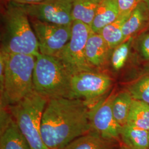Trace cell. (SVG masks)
Instances as JSON below:
<instances>
[{
    "label": "cell",
    "mask_w": 149,
    "mask_h": 149,
    "mask_svg": "<svg viewBox=\"0 0 149 149\" xmlns=\"http://www.w3.org/2000/svg\"><path fill=\"white\" fill-rule=\"evenodd\" d=\"M89 108L80 99L48 100L43 111L41 135L49 149H63L91 131Z\"/></svg>",
    "instance_id": "6da1fadb"
},
{
    "label": "cell",
    "mask_w": 149,
    "mask_h": 149,
    "mask_svg": "<svg viewBox=\"0 0 149 149\" xmlns=\"http://www.w3.org/2000/svg\"><path fill=\"white\" fill-rule=\"evenodd\" d=\"M1 48L6 53L36 56L39 53L37 39L27 11L21 4L5 2L2 14Z\"/></svg>",
    "instance_id": "7a4b0ae2"
},
{
    "label": "cell",
    "mask_w": 149,
    "mask_h": 149,
    "mask_svg": "<svg viewBox=\"0 0 149 149\" xmlns=\"http://www.w3.org/2000/svg\"><path fill=\"white\" fill-rule=\"evenodd\" d=\"M5 56L3 91L1 95V107L6 108L20 101L34 91L33 72L36 56L23 54Z\"/></svg>",
    "instance_id": "3957f363"
},
{
    "label": "cell",
    "mask_w": 149,
    "mask_h": 149,
    "mask_svg": "<svg viewBox=\"0 0 149 149\" xmlns=\"http://www.w3.org/2000/svg\"><path fill=\"white\" fill-rule=\"evenodd\" d=\"M71 74L58 58L39 53L36 56L34 89L48 100L70 98Z\"/></svg>",
    "instance_id": "277c9868"
},
{
    "label": "cell",
    "mask_w": 149,
    "mask_h": 149,
    "mask_svg": "<svg viewBox=\"0 0 149 149\" xmlns=\"http://www.w3.org/2000/svg\"><path fill=\"white\" fill-rule=\"evenodd\" d=\"M48 101L34 91L20 101L6 107L31 149H49L41 135L42 117Z\"/></svg>",
    "instance_id": "5b68a950"
},
{
    "label": "cell",
    "mask_w": 149,
    "mask_h": 149,
    "mask_svg": "<svg viewBox=\"0 0 149 149\" xmlns=\"http://www.w3.org/2000/svg\"><path fill=\"white\" fill-rule=\"evenodd\" d=\"M113 84V80L108 74L97 70L72 74L70 98L81 100L89 108L109 93Z\"/></svg>",
    "instance_id": "8992f818"
},
{
    "label": "cell",
    "mask_w": 149,
    "mask_h": 149,
    "mask_svg": "<svg viewBox=\"0 0 149 149\" xmlns=\"http://www.w3.org/2000/svg\"><path fill=\"white\" fill-rule=\"evenodd\" d=\"M92 33L90 26L81 22L74 21L69 42L55 56L63 63L71 75L80 72L96 70L88 65L85 56L86 43Z\"/></svg>",
    "instance_id": "52a82bcc"
},
{
    "label": "cell",
    "mask_w": 149,
    "mask_h": 149,
    "mask_svg": "<svg viewBox=\"0 0 149 149\" xmlns=\"http://www.w3.org/2000/svg\"><path fill=\"white\" fill-rule=\"evenodd\" d=\"M30 21L37 39L39 53L44 55L56 56L71 37L72 24L59 25L31 18Z\"/></svg>",
    "instance_id": "ba28073f"
},
{
    "label": "cell",
    "mask_w": 149,
    "mask_h": 149,
    "mask_svg": "<svg viewBox=\"0 0 149 149\" xmlns=\"http://www.w3.org/2000/svg\"><path fill=\"white\" fill-rule=\"evenodd\" d=\"M115 93L112 91L93 106L89 107L91 131L103 138L120 145L121 128L112 112V101Z\"/></svg>",
    "instance_id": "9c48e42d"
},
{
    "label": "cell",
    "mask_w": 149,
    "mask_h": 149,
    "mask_svg": "<svg viewBox=\"0 0 149 149\" xmlns=\"http://www.w3.org/2000/svg\"><path fill=\"white\" fill-rule=\"evenodd\" d=\"M74 0H44L33 5H22L30 18L59 25H72Z\"/></svg>",
    "instance_id": "30bf717a"
},
{
    "label": "cell",
    "mask_w": 149,
    "mask_h": 149,
    "mask_svg": "<svg viewBox=\"0 0 149 149\" xmlns=\"http://www.w3.org/2000/svg\"><path fill=\"white\" fill-rule=\"evenodd\" d=\"M7 108H1L0 149H31Z\"/></svg>",
    "instance_id": "8fae6325"
},
{
    "label": "cell",
    "mask_w": 149,
    "mask_h": 149,
    "mask_svg": "<svg viewBox=\"0 0 149 149\" xmlns=\"http://www.w3.org/2000/svg\"><path fill=\"white\" fill-rule=\"evenodd\" d=\"M112 50L100 33H92L86 43V59L92 68L100 71L109 63Z\"/></svg>",
    "instance_id": "7c38bea8"
},
{
    "label": "cell",
    "mask_w": 149,
    "mask_h": 149,
    "mask_svg": "<svg viewBox=\"0 0 149 149\" xmlns=\"http://www.w3.org/2000/svg\"><path fill=\"white\" fill-rule=\"evenodd\" d=\"M149 23V8L141 1L131 12L123 25L122 31L125 40L135 37L146 30Z\"/></svg>",
    "instance_id": "4fadbf2b"
},
{
    "label": "cell",
    "mask_w": 149,
    "mask_h": 149,
    "mask_svg": "<svg viewBox=\"0 0 149 149\" xmlns=\"http://www.w3.org/2000/svg\"><path fill=\"white\" fill-rule=\"evenodd\" d=\"M119 15L118 0H103L91 25L92 31L99 33L104 27L115 21Z\"/></svg>",
    "instance_id": "5bb4252c"
},
{
    "label": "cell",
    "mask_w": 149,
    "mask_h": 149,
    "mask_svg": "<svg viewBox=\"0 0 149 149\" xmlns=\"http://www.w3.org/2000/svg\"><path fill=\"white\" fill-rule=\"evenodd\" d=\"M120 142L128 149H148V131L127 124L121 128Z\"/></svg>",
    "instance_id": "9a60e30c"
},
{
    "label": "cell",
    "mask_w": 149,
    "mask_h": 149,
    "mask_svg": "<svg viewBox=\"0 0 149 149\" xmlns=\"http://www.w3.org/2000/svg\"><path fill=\"white\" fill-rule=\"evenodd\" d=\"M118 144L90 131L76 139L63 149H117Z\"/></svg>",
    "instance_id": "2e32d148"
},
{
    "label": "cell",
    "mask_w": 149,
    "mask_h": 149,
    "mask_svg": "<svg viewBox=\"0 0 149 149\" xmlns=\"http://www.w3.org/2000/svg\"><path fill=\"white\" fill-rule=\"evenodd\" d=\"M133 98L126 89L115 93L112 101V112L115 120L122 128L127 124Z\"/></svg>",
    "instance_id": "e0dca14e"
},
{
    "label": "cell",
    "mask_w": 149,
    "mask_h": 149,
    "mask_svg": "<svg viewBox=\"0 0 149 149\" xmlns=\"http://www.w3.org/2000/svg\"><path fill=\"white\" fill-rule=\"evenodd\" d=\"M103 0H74L72 8L74 21L83 22L90 26L96 11Z\"/></svg>",
    "instance_id": "ac0fdd59"
},
{
    "label": "cell",
    "mask_w": 149,
    "mask_h": 149,
    "mask_svg": "<svg viewBox=\"0 0 149 149\" xmlns=\"http://www.w3.org/2000/svg\"><path fill=\"white\" fill-rule=\"evenodd\" d=\"M130 13L120 14L115 21L104 27L99 33L112 49L125 40L123 33V25Z\"/></svg>",
    "instance_id": "d6986e66"
},
{
    "label": "cell",
    "mask_w": 149,
    "mask_h": 149,
    "mask_svg": "<svg viewBox=\"0 0 149 149\" xmlns=\"http://www.w3.org/2000/svg\"><path fill=\"white\" fill-rule=\"evenodd\" d=\"M127 124L149 131V104L133 99Z\"/></svg>",
    "instance_id": "ffe728a7"
},
{
    "label": "cell",
    "mask_w": 149,
    "mask_h": 149,
    "mask_svg": "<svg viewBox=\"0 0 149 149\" xmlns=\"http://www.w3.org/2000/svg\"><path fill=\"white\" fill-rule=\"evenodd\" d=\"M134 38H128L112 50L109 63L113 71H121L127 63L133 48Z\"/></svg>",
    "instance_id": "44dd1931"
},
{
    "label": "cell",
    "mask_w": 149,
    "mask_h": 149,
    "mask_svg": "<svg viewBox=\"0 0 149 149\" xmlns=\"http://www.w3.org/2000/svg\"><path fill=\"white\" fill-rule=\"evenodd\" d=\"M125 89L134 100L149 104V73L143 74L131 82Z\"/></svg>",
    "instance_id": "7402d4cb"
},
{
    "label": "cell",
    "mask_w": 149,
    "mask_h": 149,
    "mask_svg": "<svg viewBox=\"0 0 149 149\" xmlns=\"http://www.w3.org/2000/svg\"><path fill=\"white\" fill-rule=\"evenodd\" d=\"M133 48L140 59L149 62V31H144L134 38Z\"/></svg>",
    "instance_id": "603a6c76"
},
{
    "label": "cell",
    "mask_w": 149,
    "mask_h": 149,
    "mask_svg": "<svg viewBox=\"0 0 149 149\" xmlns=\"http://www.w3.org/2000/svg\"><path fill=\"white\" fill-rule=\"evenodd\" d=\"M142 0H118L120 14L130 13Z\"/></svg>",
    "instance_id": "cb8c5ba5"
},
{
    "label": "cell",
    "mask_w": 149,
    "mask_h": 149,
    "mask_svg": "<svg viewBox=\"0 0 149 149\" xmlns=\"http://www.w3.org/2000/svg\"><path fill=\"white\" fill-rule=\"evenodd\" d=\"M44 0H5V2H12L21 5H33L42 2Z\"/></svg>",
    "instance_id": "d4e9b609"
},
{
    "label": "cell",
    "mask_w": 149,
    "mask_h": 149,
    "mask_svg": "<svg viewBox=\"0 0 149 149\" xmlns=\"http://www.w3.org/2000/svg\"><path fill=\"white\" fill-rule=\"evenodd\" d=\"M117 149H128L127 148H125L124 146L122 145H119V146L118 147Z\"/></svg>",
    "instance_id": "484cf974"
},
{
    "label": "cell",
    "mask_w": 149,
    "mask_h": 149,
    "mask_svg": "<svg viewBox=\"0 0 149 149\" xmlns=\"http://www.w3.org/2000/svg\"><path fill=\"white\" fill-rule=\"evenodd\" d=\"M142 1L144 2L145 4L148 6V7L149 8V0H142Z\"/></svg>",
    "instance_id": "4316f807"
},
{
    "label": "cell",
    "mask_w": 149,
    "mask_h": 149,
    "mask_svg": "<svg viewBox=\"0 0 149 149\" xmlns=\"http://www.w3.org/2000/svg\"><path fill=\"white\" fill-rule=\"evenodd\" d=\"M145 31H149V24H148V27L146 28V29Z\"/></svg>",
    "instance_id": "83f0119b"
},
{
    "label": "cell",
    "mask_w": 149,
    "mask_h": 149,
    "mask_svg": "<svg viewBox=\"0 0 149 149\" xmlns=\"http://www.w3.org/2000/svg\"><path fill=\"white\" fill-rule=\"evenodd\" d=\"M148 133H149V146H148V149H149V130L148 131Z\"/></svg>",
    "instance_id": "f1b7e54d"
}]
</instances>
